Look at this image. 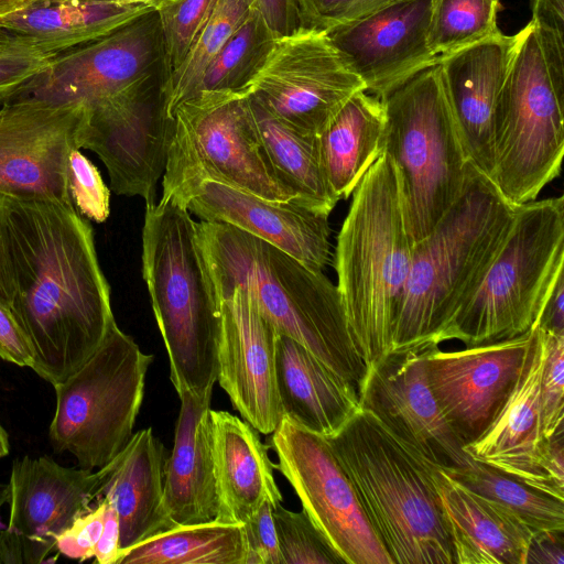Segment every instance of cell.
Instances as JSON below:
<instances>
[{
    "label": "cell",
    "mask_w": 564,
    "mask_h": 564,
    "mask_svg": "<svg viewBox=\"0 0 564 564\" xmlns=\"http://www.w3.org/2000/svg\"><path fill=\"white\" fill-rule=\"evenodd\" d=\"M14 297L32 366L55 386L99 347L115 321L94 229L74 204L7 198Z\"/></svg>",
    "instance_id": "cell-1"
},
{
    "label": "cell",
    "mask_w": 564,
    "mask_h": 564,
    "mask_svg": "<svg viewBox=\"0 0 564 564\" xmlns=\"http://www.w3.org/2000/svg\"><path fill=\"white\" fill-rule=\"evenodd\" d=\"M197 235L218 302L234 289L246 291L278 333L307 348L359 398L367 367L337 286L323 271L228 224L202 220Z\"/></svg>",
    "instance_id": "cell-2"
},
{
    "label": "cell",
    "mask_w": 564,
    "mask_h": 564,
    "mask_svg": "<svg viewBox=\"0 0 564 564\" xmlns=\"http://www.w3.org/2000/svg\"><path fill=\"white\" fill-rule=\"evenodd\" d=\"M351 195L334 265L348 332L368 371L391 352L413 241L400 173L386 150Z\"/></svg>",
    "instance_id": "cell-3"
},
{
    "label": "cell",
    "mask_w": 564,
    "mask_h": 564,
    "mask_svg": "<svg viewBox=\"0 0 564 564\" xmlns=\"http://www.w3.org/2000/svg\"><path fill=\"white\" fill-rule=\"evenodd\" d=\"M516 208L471 166L457 200L427 236L413 243L391 352L442 343L444 330L497 253Z\"/></svg>",
    "instance_id": "cell-4"
},
{
    "label": "cell",
    "mask_w": 564,
    "mask_h": 564,
    "mask_svg": "<svg viewBox=\"0 0 564 564\" xmlns=\"http://www.w3.org/2000/svg\"><path fill=\"white\" fill-rule=\"evenodd\" d=\"M326 440L393 564H454L438 467L361 408Z\"/></svg>",
    "instance_id": "cell-5"
},
{
    "label": "cell",
    "mask_w": 564,
    "mask_h": 564,
    "mask_svg": "<svg viewBox=\"0 0 564 564\" xmlns=\"http://www.w3.org/2000/svg\"><path fill=\"white\" fill-rule=\"evenodd\" d=\"M142 275L177 392L212 397L218 375L219 302L189 212L145 203Z\"/></svg>",
    "instance_id": "cell-6"
},
{
    "label": "cell",
    "mask_w": 564,
    "mask_h": 564,
    "mask_svg": "<svg viewBox=\"0 0 564 564\" xmlns=\"http://www.w3.org/2000/svg\"><path fill=\"white\" fill-rule=\"evenodd\" d=\"M524 30L494 117L491 182L513 206L536 199L564 154V35Z\"/></svg>",
    "instance_id": "cell-7"
},
{
    "label": "cell",
    "mask_w": 564,
    "mask_h": 564,
    "mask_svg": "<svg viewBox=\"0 0 564 564\" xmlns=\"http://www.w3.org/2000/svg\"><path fill=\"white\" fill-rule=\"evenodd\" d=\"M563 274V196L517 206L497 253L441 341L475 346L527 333Z\"/></svg>",
    "instance_id": "cell-8"
},
{
    "label": "cell",
    "mask_w": 564,
    "mask_h": 564,
    "mask_svg": "<svg viewBox=\"0 0 564 564\" xmlns=\"http://www.w3.org/2000/svg\"><path fill=\"white\" fill-rule=\"evenodd\" d=\"M384 150L401 177L410 237L427 236L463 193L471 164L464 150L438 63L381 98Z\"/></svg>",
    "instance_id": "cell-9"
},
{
    "label": "cell",
    "mask_w": 564,
    "mask_h": 564,
    "mask_svg": "<svg viewBox=\"0 0 564 564\" xmlns=\"http://www.w3.org/2000/svg\"><path fill=\"white\" fill-rule=\"evenodd\" d=\"M163 195L186 208L197 187L215 181L273 202L293 199L260 143L243 90H203L173 113Z\"/></svg>",
    "instance_id": "cell-10"
},
{
    "label": "cell",
    "mask_w": 564,
    "mask_h": 564,
    "mask_svg": "<svg viewBox=\"0 0 564 564\" xmlns=\"http://www.w3.org/2000/svg\"><path fill=\"white\" fill-rule=\"evenodd\" d=\"M152 361L153 355L112 321L96 351L53 386L56 409L48 437L54 451L70 453L85 469L112 460L133 434Z\"/></svg>",
    "instance_id": "cell-11"
},
{
    "label": "cell",
    "mask_w": 564,
    "mask_h": 564,
    "mask_svg": "<svg viewBox=\"0 0 564 564\" xmlns=\"http://www.w3.org/2000/svg\"><path fill=\"white\" fill-rule=\"evenodd\" d=\"M242 90L285 124L318 135L365 85L327 32L299 25L276 36Z\"/></svg>",
    "instance_id": "cell-12"
},
{
    "label": "cell",
    "mask_w": 564,
    "mask_h": 564,
    "mask_svg": "<svg viewBox=\"0 0 564 564\" xmlns=\"http://www.w3.org/2000/svg\"><path fill=\"white\" fill-rule=\"evenodd\" d=\"M163 78V39L158 13L150 11L104 37L62 52L14 99L93 108L160 88Z\"/></svg>",
    "instance_id": "cell-13"
},
{
    "label": "cell",
    "mask_w": 564,
    "mask_h": 564,
    "mask_svg": "<svg viewBox=\"0 0 564 564\" xmlns=\"http://www.w3.org/2000/svg\"><path fill=\"white\" fill-rule=\"evenodd\" d=\"M271 447L275 468L343 564H393L325 437L282 417Z\"/></svg>",
    "instance_id": "cell-14"
},
{
    "label": "cell",
    "mask_w": 564,
    "mask_h": 564,
    "mask_svg": "<svg viewBox=\"0 0 564 564\" xmlns=\"http://www.w3.org/2000/svg\"><path fill=\"white\" fill-rule=\"evenodd\" d=\"M88 107L20 98L0 107V193L73 204L67 161L82 149Z\"/></svg>",
    "instance_id": "cell-15"
},
{
    "label": "cell",
    "mask_w": 564,
    "mask_h": 564,
    "mask_svg": "<svg viewBox=\"0 0 564 564\" xmlns=\"http://www.w3.org/2000/svg\"><path fill=\"white\" fill-rule=\"evenodd\" d=\"M533 327L513 338L444 351L425 349L429 387L465 447L490 425L520 373Z\"/></svg>",
    "instance_id": "cell-16"
},
{
    "label": "cell",
    "mask_w": 564,
    "mask_h": 564,
    "mask_svg": "<svg viewBox=\"0 0 564 564\" xmlns=\"http://www.w3.org/2000/svg\"><path fill=\"white\" fill-rule=\"evenodd\" d=\"M425 349L393 351L369 367L360 408L432 465L454 470L474 459L441 413L429 387Z\"/></svg>",
    "instance_id": "cell-17"
},
{
    "label": "cell",
    "mask_w": 564,
    "mask_h": 564,
    "mask_svg": "<svg viewBox=\"0 0 564 564\" xmlns=\"http://www.w3.org/2000/svg\"><path fill=\"white\" fill-rule=\"evenodd\" d=\"M161 89L89 108L82 149L105 164L117 195L153 202L173 138Z\"/></svg>",
    "instance_id": "cell-18"
},
{
    "label": "cell",
    "mask_w": 564,
    "mask_h": 564,
    "mask_svg": "<svg viewBox=\"0 0 564 564\" xmlns=\"http://www.w3.org/2000/svg\"><path fill=\"white\" fill-rule=\"evenodd\" d=\"M219 313L217 381L245 421L272 434L283 417L275 386L278 332L241 289L219 299Z\"/></svg>",
    "instance_id": "cell-19"
},
{
    "label": "cell",
    "mask_w": 564,
    "mask_h": 564,
    "mask_svg": "<svg viewBox=\"0 0 564 564\" xmlns=\"http://www.w3.org/2000/svg\"><path fill=\"white\" fill-rule=\"evenodd\" d=\"M432 0H398L327 32L365 90L383 98L438 63L429 46Z\"/></svg>",
    "instance_id": "cell-20"
},
{
    "label": "cell",
    "mask_w": 564,
    "mask_h": 564,
    "mask_svg": "<svg viewBox=\"0 0 564 564\" xmlns=\"http://www.w3.org/2000/svg\"><path fill=\"white\" fill-rule=\"evenodd\" d=\"M501 31L438 59L443 85L470 164L491 181L494 117L499 94L524 35Z\"/></svg>",
    "instance_id": "cell-21"
},
{
    "label": "cell",
    "mask_w": 564,
    "mask_h": 564,
    "mask_svg": "<svg viewBox=\"0 0 564 564\" xmlns=\"http://www.w3.org/2000/svg\"><path fill=\"white\" fill-rule=\"evenodd\" d=\"M205 221L231 225L323 271L330 257L329 215L295 198L273 202L230 185L205 181L186 204Z\"/></svg>",
    "instance_id": "cell-22"
},
{
    "label": "cell",
    "mask_w": 564,
    "mask_h": 564,
    "mask_svg": "<svg viewBox=\"0 0 564 564\" xmlns=\"http://www.w3.org/2000/svg\"><path fill=\"white\" fill-rule=\"evenodd\" d=\"M110 462L96 471L65 467L51 457L14 459L8 485L9 530L48 554L55 540L100 497Z\"/></svg>",
    "instance_id": "cell-23"
},
{
    "label": "cell",
    "mask_w": 564,
    "mask_h": 564,
    "mask_svg": "<svg viewBox=\"0 0 564 564\" xmlns=\"http://www.w3.org/2000/svg\"><path fill=\"white\" fill-rule=\"evenodd\" d=\"M544 365L543 333L534 325L518 379L487 430L464 449L510 477L544 492L540 463L547 440L542 435L540 382Z\"/></svg>",
    "instance_id": "cell-24"
},
{
    "label": "cell",
    "mask_w": 564,
    "mask_h": 564,
    "mask_svg": "<svg viewBox=\"0 0 564 564\" xmlns=\"http://www.w3.org/2000/svg\"><path fill=\"white\" fill-rule=\"evenodd\" d=\"M212 448L218 497L217 520L245 523L264 503L273 508L282 495L275 464L258 431L227 411L210 410Z\"/></svg>",
    "instance_id": "cell-25"
},
{
    "label": "cell",
    "mask_w": 564,
    "mask_h": 564,
    "mask_svg": "<svg viewBox=\"0 0 564 564\" xmlns=\"http://www.w3.org/2000/svg\"><path fill=\"white\" fill-rule=\"evenodd\" d=\"M174 445L164 467V503L175 525L215 520L218 497L210 430V398L178 394Z\"/></svg>",
    "instance_id": "cell-26"
},
{
    "label": "cell",
    "mask_w": 564,
    "mask_h": 564,
    "mask_svg": "<svg viewBox=\"0 0 564 564\" xmlns=\"http://www.w3.org/2000/svg\"><path fill=\"white\" fill-rule=\"evenodd\" d=\"M165 460V448L152 427L133 433L110 460L99 498L117 512L121 551L175 525L164 503Z\"/></svg>",
    "instance_id": "cell-27"
},
{
    "label": "cell",
    "mask_w": 564,
    "mask_h": 564,
    "mask_svg": "<svg viewBox=\"0 0 564 564\" xmlns=\"http://www.w3.org/2000/svg\"><path fill=\"white\" fill-rule=\"evenodd\" d=\"M435 482L454 564H525L533 531L441 468Z\"/></svg>",
    "instance_id": "cell-28"
},
{
    "label": "cell",
    "mask_w": 564,
    "mask_h": 564,
    "mask_svg": "<svg viewBox=\"0 0 564 564\" xmlns=\"http://www.w3.org/2000/svg\"><path fill=\"white\" fill-rule=\"evenodd\" d=\"M275 386L282 416L325 438L360 409L356 391L307 348L278 333Z\"/></svg>",
    "instance_id": "cell-29"
},
{
    "label": "cell",
    "mask_w": 564,
    "mask_h": 564,
    "mask_svg": "<svg viewBox=\"0 0 564 564\" xmlns=\"http://www.w3.org/2000/svg\"><path fill=\"white\" fill-rule=\"evenodd\" d=\"M150 11L155 10L109 1H53L6 14L0 26L31 39L45 52L61 54L104 37Z\"/></svg>",
    "instance_id": "cell-30"
},
{
    "label": "cell",
    "mask_w": 564,
    "mask_h": 564,
    "mask_svg": "<svg viewBox=\"0 0 564 564\" xmlns=\"http://www.w3.org/2000/svg\"><path fill=\"white\" fill-rule=\"evenodd\" d=\"M386 110L380 98L360 90L318 134V149L330 191L348 198L384 151Z\"/></svg>",
    "instance_id": "cell-31"
},
{
    "label": "cell",
    "mask_w": 564,
    "mask_h": 564,
    "mask_svg": "<svg viewBox=\"0 0 564 564\" xmlns=\"http://www.w3.org/2000/svg\"><path fill=\"white\" fill-rule=\"evenodd\" d=\"M248 102L260 143L279 182L303 205L329 215L338 199L323 171L318 135L285 124L249 97Z\"/></svg>",
    "instance_id": "cell-32"
},
{
    "label": "cell",
    "mask_w": 564,
    "mask_h": 564,
    "mask_svg": "<svg viewBox=\"0 0 564 564\" xmlns=\"http://www.w3.org/2000/svg\"><path fill=\"white\" fill-rule=\"evenodd\" d=\"M241 523L178 524L121 551L117 564H245Z\"/></svg>",
    "instance_id": "cell-33"
},
{
    "label": "cell",
    "mask_w": 564,
    "mask_h": 564,
    "mask_svg": "<svg viewBox=\"0 0 564 564\" xmlns=\"http://www.w3.org/2000/svg\"><path fill=\"white\" fill-rule=\"evenodd\" d=\"M445 471L507 511L534 533H564V500L538 491L475 459L469 466Z\"/></svg>",
    "instance_id": "cell-34"
},
{
    "label": "cell",
    "mask_w": 564,
    "mask_h": 564,
    "mask_svg": "<svg viewBox=\"0 0 564 564\" xmlns=\"http://www.w3.org/2000/svg\"><path fill=\"white\" fill-rule=\"evenodd\" d=\"M252 7L254 0L216 1L182 63L162 80L161 94L170 118L183 101L197 93L210 61Z\"/></svg>",
    "instance_id": "cell-35"
},
{
    "label": "cell",
    "mask_w": 564,
    "mask_h": 564,
    "mask_svg": "<svg viewBox=\"0 0 564 564\" xmlns=\"http://www.w3.org/2000/svg\"><path fill=\"white\" fill-rule=\"evenodd\" d=\"M276 36L264 17L252 7L210 61L197 93L242 90L262 65Z\"/></svg>",
    "instance_id": "cell-36"
},
{
    "label": "cell",
    "mask_w": 564,
    "mask_h": 564,
    "mask_svg": "<svg viewBox=\"0 0 564 564\" xmlns=\"http://www.w3.org/2000/svg\"><path fill=\"white\" fill-rule=\"evenodd\" d=\"M500 0H432L429 46L443 55L497 34Z\"/></svg>",
    "instance_id": "cell-37"
},
{
    "label": "cell",
    "mask_w": 564,
    "mask_h": 564,
    "mask_svg": "<svg viewBox=\"0 0 564 564\" xmlns=\"http://www.w3.org/2000/svg\"><path fill=\"white\" fill-rule=\"evenodd\" d=\"M272 516L284 564H343L304 510L291 511L279 503Z\"/></svg>",
    "instance_id": "cell-38"
},
{
    "label": "cell",
    "mask_w": 564,
    "mask_h": 564,
    "mask_svg": "<svg viewBox=\"0 0 564 564\" xmlns=\"http://www.w3.org/2000/svg\"><path fill=\"white\" fill-rule=\"evenodd\" d=\"M217 0H171L158 17L164 47V77L184 59Z\"/></svg>",
    "instance_id": "cell-39"
},
{
    "label": "cell",
    "mask_w": 564,
    "mask_h": 564,
    "mask_svg": "<svg viewBox=\"0 0 564 564\" xmlns=\"http://www.w3.org/2000/svg\"><path fill=\"white\" fill-rule=\"evenodd\" d=\"M544 365L540 382L541 427L545 440L564 431V334L543 330Z\"/></svg>",
    "instance_id": "cell-40"
},
{
    "label": "cell",
    "mask_w": 564,
    "mask_h": 564,
    "mask_svg": "<svg viewBox=\"0 0 564 564\" xmlns=\"http://www.w3.org/2000/svg\"><path fill=\"white\" fill-rule=\"evenodd\" d=\"M57 55L41 50L31 39L21 35L0 48V105L17 98Z\"/></svg>",
    "instance_id": "cell-41"
},
{
    "label": "cell",
    "mask_w": 564,
    "mask_h": 564,
    "mask_svg": "<svg viewBox=\"0 0 564 564\" xmlns=\"http://www.w3.org/2000/svg\"><path fill=\"white\" fill-rule=\"evenodd\" d=\"M67 183L76 210L88 220L104 223L110 213V189L97 166L74 149L67 161Z\"/></svg>",
    "instance_id": "cell-42"
},
{
    "label": "cell",
    "mask_w": 564,
    "mask_h": 564,
    "mask_svg": "<svg viewBox=\"0 0 564 564\" xmlns=\"http://www.w3.org/2000/svg\"><path fill=\"white\" fill-rule=\"evenodd\" d=\"M398 0H296L301 26L329 32Z\"/></svg>",
    "instance_id": "cell-43"
},
{
    "label": "cell",
    "mask_w": 564,
    "mask_h": 564,
    "mask_svg": "<svg viewBox=\"0 0 564 564\" xmlns=\"http://www.w3.org/2000/svg\"><path fill=\"white\" fill-rule=\"evenodd\" d=\"M98 503L87 512L78 516L55 540V550L65 557L80 562L94 557L95 546L100 538L106 501L98 498Z\"/></svg>",
    "instance_id": "cell-44"
},
{
    "label": "cell",
    "mask_w": 564,
    "mask_h": 564,
    "mask_svg": "<svg viewBox=\"0 0 564 564\" xmlns=\"http://www.w3.org/2000/svg\"><path fill=\"white\" fill-rule=\"evenodd\" d=\"M272 510L271 505L264 503L242 523L246 542L245 564H284Z\"/></svg>",
    "instance_id": "cell-45"
},
{
    "label": "cell",
    "mask_w": 564,
    "mask_h": 564,
    "mask_svg": "<svg viewBox=\"0 0 564 564\" xmlns=\"http://www.w3.org/2000/svg\"><path fill=\"white\" fill-rule=\"evenodd\" d=\"M0 358L20 367L32 366V350L11 310L0 304Z\"/></svg>",
    "instance_id": "cell-46"
},
{
    "label": "cell",
    "mask_w": 564,
    "mask_h": 564,
    "mask_svg": "<svg viewBox=\"0 0 564 564\" xmlns=\"http://www.w3.org/2000/svg\"><path fill=\"white\" fill-rule=\"evenodd\" d=\"M540 473L544 494L564 500V431L547 438Z\"/></svg>",
    "instance_id": "cell-47"
},
{
    "label": "cell",
    "mask_w": 564,
    "mask_h": 564,
    "mask_svg": "<svg viewBox=\"0 0 564 564\" xmlns=\"http://www.w3.org/2000/svg\"><path fill=\"white\" fill-rule=\"evenodd\" d=\"M48 553L34 542L6 529L0 532V563H43Z\"/></svg>",
    "instance_id": "cell-48"
},
{
    "label": "cell",
    "mask_w": 564,
    "mask_h": 564,
    "mask_svg": "<svg viewBox=\"0 0 564 564\" xmlns=\"http://www.w3.org/2000/svg\"><path fill=\"white\" fill-rule=\"evenodd\" d=\"M254 7L278 34H286L300 24L296 0H254Z\"/></svg>",
    "instance_id": "cell-49"
},
{
    "label": "cell",
    "mask_w": 564,
    "mask_h": 564,
    "mask_svg": "<svg viewBox=\"0 0 564 564\" xmlns=\"http://www.w3.org/2000/svg\"><path fill=\"white\" fill-rule=\"evenodd\" d=\"M7 198L0 193V304L11 307L14 280L7 231Z\"/></svg>",
    "instance_id": "cell-50"
},
{
    "label": "cell",
    "mask_w": 564,
    "mask_h": 564,
    "mask_svg": "<svg viewBox=\"0 0 564 564\" xmlns=\"http://www.w3.org/2000/svg\"><path fill=\"white\" fill-rule=\"evenodd\" d=\"M106 503L104 528L95 546L94 557L99 564H117L121 555L120 525L116 510L107 501Z\"/></svg>",
    "instance_id": "cell-51"
},
{
    "label": "cell",
    "mask_w": 564,
    "mask_h": 564,
    "mask_svg": "<svg viewBox=\"0 0 564 564\" xmlns=\"http://www.w3.org/2000/svg\"><path fill=\"white\" fill-rule=\"evenodd\" d=\"M564 533L538 532L530 542L525 564H563Z\"/></svg>",
    "instance_id": "cell-52"
},
{
    "label": "cell",
    "mask_w": 564,
    "mask_h": 564,
    "mask_svg": "<svg viewBox=\"0 0 564 564\" xmlns=\"http://www.w3.org/2000/svg\"><path fill=\"white\" fill-rule=\"evenodd\" d=\"M535 325L543 330L564 334V274L546 297Z\"/></svg>",
    "instance_id": "cell-53"
},
{
    "label": "cell",
    "mask_w": 564,
    "mask_h": 564,
    "mask_svg": "<svg viewBox=\"0 0 564 564\" xmlns=\"http://www.w3.org/2000/svg\"><path fill=\"white\" fill-rule=\"evenodd\" d=\"M532 21L542 29L564 35V0H530Z\"/></svg>",
    "instance_id": "cell-54"
},
{
    "label": "cell",
    "mask_w": 564,
    "mask_h": 564,
    "mask_svg": "<svg viewBox=\"0 0 564 564\" xmlns=\"http://www.w3.org/2000/svg\"><path fill=\"white\" fill-rule=\"evenodd\" d=\"M53 1H64V0H40L39 2H36L34 4L53 2ZM93 1H109V2H116V3H122V4L145 6V7L152 8L156 11L161 6L165 4L166 2H169L171 0H93Z\"/></svg>",
    "instance_id": "cell-55"
},
{
    "label": "cell",
    "mask_w": 564,
    "mask_h": 564,
    "mask_svg": "<svg viewBox=\"0 0 564 564\" xmlns=\"http://www.w3.org/2000/svg\"><path fill=\"white\" fill-rule=\"evenodd\" d=\"M10 452V443L7 431L0 424V458L7 456Z\"/></svg>",
    "instance_id": "cell-56"
},
{
    "label": "cell",
    "mask_w": 564,
    "mask_h": 564,
    "mask_svg": "<svg viewBox=\"0 0 564 564\" xmlns=\"http://www.w3.org/2000/svg\"><path fill=\"white\" fill-rule=\"evenodd\" d=\"M23 0H0V8L9 14L22 7Z\"/></svg>",
    "instance_id": "cell-57"
},
{
    "label": "cell",
    "mask_w": 564,
    "mask_h": 564,
    "mask_svg": "<svg viewBox=\"0 0 564 564\" xmlns=\"http://www.w3.org/2000/svg\"><path fill=\"white\" fill-rule=\"evenodd\" d=\"M18 37L17 34L0 26V48L11 44Z\"/></svg>",
    "instance_id": "cell-58"
},
{
    "label": "cell",
    "mask_w": 564,
    "mask_h": 564,
    "mask_svg": "<svg viewBox=\"0 0 564 564\" xmlns=\"http://www.w3.org/2000/svg\"><path fill=\"white\" fill-rule=\"evenodd\" d=\"M8 501V485L0 482V509Z\"/></svg>",
    "instance_id": "cell-59"
},
{
    "label": "cell",
    "mask_w": 564,
    "mask_h": 564,
    "mask_svg": "<svg viewBox=\"0 0 564 564\" xmlns=\"http://www.w3.org/2000/svg\"><path fill=\"white\" fill-rule=\"evenodd\" d=\"M39 1H40V0H23V2H22V7H21V8H23V7H28V6H31V4H34V3L39 2ZM21 8H20V9H21Z\"/></svg>",
    "instance_id": "cell-60"
},
{
    "label": "cell",
    "mask_w": 564,
    "mask_h": 564,
    "mask_svg": "<svg viewBox=\"0 0 564 564\" xmlns=\"http://www.w3.org/2000/svg\"><path fill=\"white\" fill-rule=\"evenodd\" d=\"M6 15L4 11L0 8V18Z\"/></svg>",
    "instance_id": "cell-61"
}]
</instances>
